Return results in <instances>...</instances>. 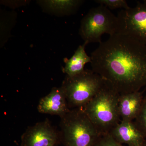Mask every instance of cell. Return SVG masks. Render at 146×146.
Listing matches in <instances>:
<instances>
[{"mask_svg": "<svg viewBox=\"0 0 146 146\" xmlns=\"http://www.w3.org/2000/svg\"><path fill=\"white\" fill-rule=\"evenodd\" d=\"M58 139L56 131L46 121L27 130L22 136L21 146H54Z\"/></svg>", "mask_w": 146, "mask_h": 146, "instance_id": "52a82bcc", "label": "cell"}, {"mask_svg": "<svg viewBox=\"0 0 146 146\" xmlns=\"http://www.w3.org/2000/svg\"><path fill=\"white\" fill-rule=\"evenodd\" d=\"M120 95L106 81L96 95L82 108L102 135L109 133L121 122L119 110Z\"/></svg>", "mask_w": 146, "mask_h": 146, "instance_id": "7a4b0ae2", "label": "cell"}, {"mask_svg": "<svg viewBox=\"0 0 146 146\" xmlns=\"http://www.w3.org/2000/svg\"><path fill=\"white\" fill-rule=\"evenodd\" d=\"M133 122L146 139V94L140 111Z\"/></svg>", "mask_w": 146, "mask_h": 146, "instance_id": "4fadbf2b", "label": "cell"}, {"mask_svg": "<svg viewBox=\"0 0 146 146\" xmlns=\"http://www.w3.org/2000/svg\"><path fill=\"white\" fill-rule=\"evenodd\" d=\"M106 81L92 70H84L72 77L66 76L61 87L68 104L74 108H83L104 86Z\"/></svg>", "mask_w": 146, "mask_h": 146, "instance_id": "277c9868", "label": "cell"}, {"mask_svg": "<svg viewBox=\"0 0 146 146\" xmlns=\"http://www.w3.org/2000/svg\"><path fill=\"white\" fill-rule=\"evenodd\" d=\"M93 146H127L118 143L109 133L101 136Z\"/></svg>", "mask_w": 146, "mask_h": 146, "instance_id": "9a60e30c", "label": "cell"}, {"mask_svg": "<svg viewBox=\"0 0 146 146\" xmlns=\"http://www.w3.org/2000/svg\"><path fill=\"white\" fill-rule=\"evenodd\" d=\"M84 1L81 0L38 1L43 10L56 16L70 15L77 11Z\"/></svg>", "mask_w": 146, "mask_h": 146, "instance_id": "8fae6325", "label": "cell"}, {"mask_svg": "<svg viewBox=\"0 0 146 146\" xmlns=\"http://www.w3.org/2000/svg\"><path fill=\"white\" fill-rule=\"evenodd\" d=\"M143 146H146V139H145V142H144Z\"/></svg>", "mask_w": 146, "mask_h": 146, "instance_id": "2e32d148", "label": "cell"}, {"mask_svg": "<svg viewBox=\"0 0 146 146\" xmlns=\"http://www.w3.org/2000/svg\"><path fill=\"white\" fill-rule=\"evenodd\" d=\"M61 119L66 146H93L102 135L82 108L70 110Z\"/></svg>", "mask_w": 146, "mask_h": 146, "instance_id": "3957f363", "label": "cell"}, {"mask_svg": "<svg viewBox=\"0 0 146 146\" xmlns=\"http://www.w3.org/2000/svg\"><path fill=\"white\" fill-rule=\"evenodd\" d=\"M118 19L109 9L100 5L91 8L82 18L79 35L84 42L101 43L102 36L117 33Z\"/></svg>", "mask_w": 146, "mask_h": 146, "instance_id": "5b68a950", "label": "cell"}, {"mask_svg": "<svg viewBox=\"0 0 146 146\" xmlns=\"http://www.w3.org/2000/svg\"><path fill=\"white\" fill-rule=\"evenodd\" d=\"M95 2L100 5L105 6L109 9L122 8L126 9L130 7L125 0H97Z\"/></svg>", "mask_w": 146, "mask_h": 146, "instance_id": "5bb4252c", "label": "cell"}, {"mask_svg": "<svg viewBox=\"0 0 146 146\" xmlns=\"http://www.w3.org/2000/svg\"><path fill=\"white\" fill-rule=\"evenodd\" d=\"M92 70L120 94L146 87V46L130 36L110 35L91 54Z\"/></svg>", "mask_w": 146, "mask_h": 146, "instance_id": "6da1fadb", "label": "cell"}, {"mask_svg": "<svg viewBox=\"0 0 146 146\" xmlns=\"http://www.w3.org/2000/svg\"><path fill=\"white\" fill-rule=\"evenodd\" d=\"M87 44L84 42L83 44L79 46L71 58L65 60V66L63 70L67 76L72 77L80 74L84 70L85 64L91 63V56L85 51Z\"/></svg>", "mask_w": 146, "mask_h": 146, "instance_id": "7c38bea8", "label": "cell"}, {"mask_svg": "<svg viewBox=\"0 0 146 146\" xmlns=\"http://www.w3.org/2000/svg\"><path fill=\"white\" fill-rule=\"evenodd\" d=\"M117 33L130 36L146 46V0L118 13Z\"/></svg>", "mask_w": 146, "mask_h": 146, "instance_id": "8992f818", "label": "cell"}, {"mask_svg": "<svg viewBox=\"0 0 146 146\" xmlns=\"http://www.w3.org/2000/svg\"><path fill=\"white\" fill-rule=\"evenodd\" d=\"M109 133L118 143L127 146H143L146 139L133 121H121Z\"/></svg>", "mask_w": 146, "mask_h": 146, "instance_id": "9c48e42d", "label": "cell"}, {"mask_svg": "<svg viewBox=\"0 0 146 146\" xmlns=\"http://www.w3.org/2000/svg\"><path fill=\"white\" fill-rule=\"evenodd\" d=\"M64 89L61 86L54 87L46 96L41 99L38 104L40 113L59 115L61 117L70 111Z\"/></svg>", "mask_w": 146, "mask_h": 146, "instance_id": "ba28073f", "label": "cell"}, {"mask_svg": "<svg viewBox=\"0 0 146 146\" xmlns=\"http://www.w3.org/2000/svg\"><path fill=\"white\" fill-rule=\"evenodd\" d=\"M143 98V92L140 91L120 94L119 110L121 121H134L141 109Z\"/></svg>", "mask_w": 146, "mask_h": 146, "instance_id": "30bf717a", "label": "cell"}]
</instances>
